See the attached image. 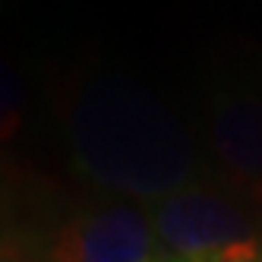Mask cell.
Masks as SVG:
<instances>
[{
	"instance_id": "cell-6",
	"label": "cell",
	"mask_w": 262,
	"mask_h": 262,
	"mask_svg": "<svg viewBox=\"0 0 262 262\" xmlns=\"http://www.w3.org/2000/svg\"><path fill=\"white\" fill-rule=\"evenodd\" d=\"M148 262H193V259H183V256H174V253H155L152 259H148Z\"/></svg>"
},
{
	"instance_id": "cell-4",
	"label": "cell",
	"mask_w": 262,
	"mask_h": 262,
	"mask_svg": "<svg viewBox=\"0 0 262 262\" xmlns=\"http://www.w3.org/2000/svg\"><path fill=\"white\" fill-rule=\"evenodd\" d=\"M209 129L224 177L262 202V98L250 92L218 98Z\"/></svg>"
},
{
	"instance_id": "cell-1",
	"label": "cell",
	"mask_w": 262,
	"mask_h": 262,
	"mask_svg": "<svg viewBox=\"0 0 262 262\" xmlns=\"http://www.w3.org/2000/svg\"><path fill=\"white\" fill-rule=\"evenodd\" d=\"M70 152L79 171L133 199H164L183 190L196 148L174 111L123 76L89 79L67 114Z\"/></svg>"
},
{
	"instance_id": "cell-5",
	"label": "cell",
	"mask_w": 262,
	"mask_h": 262,
	"mask_svg": "<svg viewBox=\"0 0 262 262\" xmlns=\"http://www.w3.org/2000/svg\"><path fill=\"white\" fill-rule=\"evenodd\" d=\"M212 262H262V243H253V247H243V250H231Z\"/></svg>"
},
{
	"instance_id": "cell-2",
	"label": "cell",
	"mask_w": 262,
	"mask_h": 262,
	"mask_svg": "<svg viewBox=\"0 0 262 262\" xmlns=\"http://www.w3.org/2000/svg\"><path fill=\"white\" fill-rule=\"evenodd\" d=\"M152 221L167 253L193 262H212L231 250L262 243L250 212L205 186H183L158 199L152 205Z\"/></svg>"
},
{
	"instance_id": "cell-3",
	"label": "cell",
	"mask_w": 262,
	"mask_h": 262,
	"mask_svg": "<svg viewBox=\"0 0 262 262\" xmlns=\"http://www.w3.org/2000/svg\"><path fill=\"white\" fill-rule=\"evenodd\" d=\"M155 221L139 202H107L70 218L54 240V262H148Z\"/></svg>"
},
{
	"instance_id": "cell-7",
	"label": "cell",
	"mask_w": 262,
	"mask_h": 262,
	"mask_svg": "<svg viewBox=\"0 0 262 262\" xmlns=\"http://www.w3.org/2000/svg\"><path fill=\"white\" fill-rule=\"evenodd\" d=\"M4 262H16V259H10V256H7V259H4Z\"/></svg>"
}]
</instances>
